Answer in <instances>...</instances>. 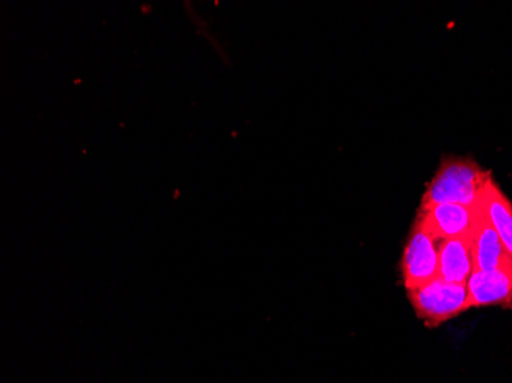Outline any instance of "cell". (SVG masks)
I'll return each instance as SVG.
<instances>
[{"label": "cell", "instance_id": "2", "mask_svg": "<svg viewBox=\"0 0 512 383\" xmlns=\"http://www.w3.org/2000/svg\"><path fill=\"white\" fill-rule=\"evenodd\" d=\"M407 293L417 318L428 327H439L471 310L467 284H453L437 278Z\"/></svg>", "mask_w": 512, "mask_h": 383}, {"label": "cell", "instance_id": "4", "mask_svg": "<svg viewBox=\"0 0 512 383\" xmlns=\"http://www.w3.org/2000/svg\"><path fill=\"white\" fill-rule=\"evenodd\" d=\"M482 206L483 200L474 207L462 204H421L417 218L437 239L470 236L479 220Z\"/></svg>", "mask_w": 512, "mask_h": 383}, {"label": "cell", "instance_id": "5", "mask_svg": "<svg viewBox=\"0 0 512 383\" xmlns=\"http://www.w3.org/2000/svg\"><path fill=\"white\" fill-rule=\"evenodd\" d=\"M471 241H473L474 272L490 273L512 269V258L506 252L502 239L486 212L485 198H483L479 220L471 233Z\"/></svg>", "mask_w": 512, "mask_h": 383}, {"label": "cell", "instance_id": "7", "mask_svg": "<svg viewBox=\"0 0 512 383\" xmlns=\"http://www.w3.org/2000/svg\"><path fill=\"white\" fill-rule=\"evenodd\" d=\"M474 273L473 241L470 236L440 239L439 279L467 284Z\"/></svg>", "mask_w": 512, "mask_h": 383}, {"label": "cell", "instance_id": "8", "mask_svg": "<svg viewBox=\"0 0 512 383\" xmlns=\"http://www.w3.org/2000/svg\"><path fill=\"white\" fill-rule=\"evenodd\" d=\"M485 206L494 229L499 233L506 252L512 258V201L503 194L499 184L491 177L485 190Z\"/></svg>", "mask_w": 512, "mask_h": 383}, {"label": "cell", "instance_id": "1", "mask_svg": "<svg viewBox=\"0 0 512 383\" xmlns=\"http://www.w3.org/2000/svg\"><path fill=\"white\" fill-rule=\"evenodd\" d=\"M491 175L467 157H444L427 184L421 204H462L474 207L483 200Z\"/></svg>", "mask_w": 512, "mask_h": 383}, {"label": "cell", "instance_id": "3", "mask_svg": "<svg viewBox=\"0 0 512 383\" xmlns=\"http://www.w3.org/2000/svg\"><path fill=\"white\" fill-rule=\"evenodd\" d=\"M439 241L416 217L402 255V279L407 292L439 278Z\"/></svg>", "mask_w": 512, "mask_h": 383}, {"label": "cell", "instance_id": "6", "mask_svg": "<svg viewBox=\"0 0 512 383\" xmlns=\"http://www.w3.org/2000/svg\"><path fill=\"white\" fill-rule=\"evenodd\" d=\"M467 287L471 308H512V269L474 272Z\"/></svg>", "mask_w": 512, "mask_h": 383}]
</instances>
